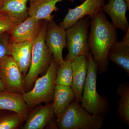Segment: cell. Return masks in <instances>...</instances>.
<instances>
[{
  "mask_svg": "<svg viewBox=\"0 0 129 129\" xmlns=\"http://www.w3.org/2000/svg\"><path fill=\"white\" fill-rule=\"evenodd\" d=\"M45 40L52 53L53 60L60 65L64 60L62 54L63 48L67 47L66 29L58 25L53 19L48 21Z\"/></svg>",
  "mask_w": 129,
  "mask_h": 129,
  "instance_id": "obj_8",
  "label": "cell"
},
{
  "mask_svg": "<svg viewBox=\"0 0 129 129\" xmlns=\"http://www.w3.org/2000/svg\"><path fill=\"white\" fill-rule=\"evenodd\" d=\"M124 1H125V2L127 3L128 7L129 8V0H124Z\"/></svg>",
  "mask_w": 129,
  "mask_h": 129,
  "instance_id": "obj_26",
  "label": "cell"
},
{
  "mask_svg": "<svg viewBox=\"0 0 129 129\" xmlns=\"http://www.w3.org/2000/svg\"><path fill=\"white\" fill-rule=\"evenodd\" d=\"M117 94L120 97L118 102L117 114L120 120L129 125V84L124 82L119 86Z\"/></svg>",
  "mask_w": 129,
  "mask_h": 129,
  "instance_id": "obj_20",
  "label": "cell"
},
{
  "mask_svg": "<svg viewBox=\"0 0 129 129\" xmlns=\"http://www.w3.org/2000/svg\"><path fill=\"white\" fill-rule=\"evenodd\" d=\"M30 0H0V12L18 23L28 17L27 4Z\"/></svg>",
  "mask_w": 129,
  "mask_h": 129,
  "instance_id": "obj_18",
  "label": "cell"
},
{
  "mask_svg": "<svg viewBox=\"0 0 129 129\" xmlns=\"http://www.w3.org/2000/svg\"><path fill=\"white\" fill-rule=\"evenodd\" d=\"M52 103L38 105L29 110L21 129H43L51 122L53 115Z\"/></svg>",
  "mask_w": 129,
  "mask_h": 129,
  "instance_id": "obj_12",
  "label": "cell"
},
{
  "mask_svg": "<svg viewBox=\"0 0 129 129\" xmlns=\"http://www.w3.org/2000/svg\"><path fill=\"white\" fill-rule=\"evenodd\" d=\"M90 19L88 39L90 50L97 65L98 72L104 73L108 71L109 51L117 40V29L109 21L102 10Z\"/></svg>",
  "mask_w": 129,
  "mask_h": 129,
  "instance_id": "obj_1",
  "label": "cell"
},
{
  "mask_svg": "<svg viewBox=\"0 0 129 129\" xmlns=\"http://www.w3.org/2000/svg\"><path fill=\"white\" fill-rule=\"evenodd\" d=\"M63 0H30L28 8L29 16L40 20L50 21L54 19L52 13L59 8L57 6L58 2ZM73 3L75 0H66ZM82 2L84 0H80Z\"/></svg>",
  "mask_w": 129,
  "mask_h": 129,
  "instance_id": "obj_13",
  "label": "cell"
},
{
  "mask_svg": "<svg viewBox=\"0 0 129 129\" xmlns=\"http://www.w3.org/2000/svg\"><path fill=\"white\" fill-rule=\"evenodd\" d=\"M3 90H4V88H3L2 81L1 78H0V91H1Z\"/></svg>",
  "mask_w": 129,
  "mask_h": 129,
  "instance_id": "obj_25",
  "label": "cell"
},
{
  "mask_svg": "<svg viewBox=\"0 0 129 129\" xmlns=\"http://www.w3.org/2000/svg\"><path fill=\"white\" fill-rule=\"evenodd\" d=\"M44 22L28 16L24 21L16 24L8 32L11 42H33L40 34Z\"/></svg>",
  "mask_w": 129,
  "mask_h": 129,
  "instance_id": "obj_9",
  "label": "cell"
},
{
  "mask_svg": "<svg viewBox=\"0 0 129 129\" xmlns=\"http://www.w3.org/2000/svg\"><path fill=\"white\" fill-rule=\"evenodd\" d=\"M59 65L52 60L46 73L37 78L33 88L22 95L29 110L38 105L53 101L56 74Z\"/></svg>",
  "mask_w": 129,
  "mask_h": 129,
  "instance_id": "obj_5",
  "label": "cell"
},
{
  "mask_svg": "<svg viewBox=\"0 0 129 129\" xmlns=\"http://www.w3.org/2000/svg\"><path fill=\"white\" fill-rule=\"evenodd\" d=\"M0 110H7L17 113L26 119L29 110L22 95L3 90L0 91Z\"/></svg>",
  "mask_w": 129,
  "mask_h": 129,
  "instance_id": "obj_17",
  "label": "cell"
},
{
  "mask_svg": "<svg viewBox=\"0 0 129 129\" xmlns=\"http://www.w3.org/2000/svg\"><path fill=\"white\" fill-rule=\"evenodd\" d=\"M75 98L72 87L55 85L52 103L54 114L58 117Z\"/></svg>",
  "mask_w": 129,
  "mask_h": 129,
  "instance_id": "obj_19",
  "label": "cell"
},
{
  "mask_svg": "<svg viewBox=\"0 0 129 129\" xmlns=\"http://www.w3.org/2000/svg\"><path fill=\"white\" fill-rule=\"evenodd\" d=\"M24 77L11 55L0 58V78L4 90L23 95Z\"/></svg>",
  "mask_w": 129,
  "mask_h": 129,
  "instance_id": "obj_7",
  "label": "cell"
},
{
  "mask_svg": "<svg viewBox=\"0 0 129 129\" xmlns=\"http://www.w3.org/2000/svg\"><path fill=\"white\" fill-rule=\"evenodd\" d=\"M12 44L8 32L0 35V58L11 55Z\"/></svg>",
  "mask_w": 129,
  "mask_h": 129,
  "instance_id": "obj_23",
  "label": "cell"
},
{
  "mask_svg": "<svg viewBox=\"0 0 129 129\" xmlns=\"http://www.w3.org/2000/svg\"><path fill=\"white\" fill-rule=\"evenodd\" d=\"M89 65L81 102V107L90 114L105 115L108 112L107 99L98 94L96 89L97 65L91 52Z\"/></svg>",
  "mask_w": 129,
  "mask_h": 129,
  "instance_id": "obj_4",
  "label": "cell"
},
{
  "mask_svg": "<svg viewBox=\"0 0 129 129\" xmlns=\"http://www.w3.org/2000/svg\"><path fill=\"white\" fill-rule=\"evenodd\" d=\"M88 65V58L85 56H79L72 60L73 72L72 87L75 94V99L80 103Z\"/></svg>",
  "mask_w": 129,
  "mask_h": 129,
  "instance_id": "obj_14",
  "label": "cell"
},
{
  "mask_svg": "<svg viewBox=\"0 0 129 129\" xmlns=\"http://www.w3.org/2000/svg\"><path fill=\"white\" fill-rule=\"evenodd\" d=\"M129 8L124 0H108L102 7V10L107 13L112 21V24L125 34L129 29V24L126 17Z\"/></svg>",
  "mask_w": 129,
  "mask_h": 129,
  "instance_id": "obj_11",
  "label": "cell"
},
{
  "mask_svg": "<svg viewBox=\"0 0 129 129\" xmlns=\"http://www.w3.org/2000/svg\"><path fill=\"white\" fill-rule=\"evenodd\" d=\"M23 118L14 111L0 110V129H16L21 128Z\"/></svg>",
  "mask_w": 129,
  "mask_h": 129,
  "instance_id": "obj_21",
  "label": "cell"
},
{
  "mask_svg": "<svg viewBox=\"0 0 129 129\" xmlns=\"http://www.w3.org/2000/svg\"><path fill=\"white\" fill-rule=\"evenodd\" d=\"M16 24L7 15L0 12V35L9 32Z\"/></svg>",
  "mask_w": 129,
  "mask_h": 129,
  "instance_id": "obj_24",
  "label": "cell"
},
{
  "mask_svg": "<svg viewBox=\"0 0 129 129\" xmlns=\"http://www.w3.org/2000/svg\"><path fill=\"white\" fill-rule=\"evenodd\" d=\"M90 22V16H85L66 29L68 50L67 57L70 60L81 56L89 57L91 53L88 41Z\"/></svg>",
  "mask_w": 129,
  "mask_h": 129,
  "instance_id": "obj_6",
  "label": "cell"
},
{
  "mask_svg": "<svg viewBox=\"0 0 129 129\" xmlns=\"http://www.w3.org/2000/svg\"><path fill=\"white\" fill-rule=\"evenodd\" d=\"M108 58L129 75V29L120 41L117 40L109 51Z\"/></svg>",
  "mask_w": 129,
  "mask_h": 129,
  "instance_id": "obj_15",
  "label": "cell"
},
{
  "mask_svg": "<svg viewBox=\"0 0 129 129\" xmlns=\"http://www.w3.org/2000/svg\"><path fill=\"white\" fill-rule=\"evenodd\" d=\"M33 43L30 42H12L11 55L24 77L28 73L30 63Z\"/></svg>",
  "mask_w": 129,
  "mask_h": 129,
  "instance_id": "obj_16",
  "label": "cell"
},
{
  "mask_svg": "<svg viewBox=\"0 0 129 129\" xmlns=\"http://www.w3.org/2000/svg\"><path fill=\"white\" fill-rule=\"evenodd\" d=\"M48 21H44L40 34L32 42V57L29 69L24 78L25 92L33 88L35 81L40 75L46 73L53 59V55L45 40Z\"/></svg>",
  "mask_w": 129,
  "mask_h": 129,
  "instance_id": "obj_2",
  "label": "cell"
},
{
  "mask_svg": "<svg viewBox=\"0 0 129 129\" xmlns=\"http://www.w3.org/2000/svg\"><path fill=\"white\" fill-rule=\"evenodd\" d=\"M73 82V72L72 60L66 57L62 63L58 67L56 74L55 85L72 87Z\"/></svg>",
  "mask_w": 129,
  "mask_h": 129,
  "instance_id": "obj_22",
  "label": "cell"
},
{
  "mask_svg": "<svg viewBox=\"0 0 129 129\" xmlns=\"http://www.w3.org/2000/svg\"><path fill=\"white\" fill-rule=\"evenodd\" d=\"M106 0H84L82 4L74 8H68L67 14L59 24V25L67 29L84 16L93 17L101 11L102 7Z\"/></svg>",
  "mask_w": 129,
  "mask_h": 129,
  "instance_id": "obj_10",
  "label": "cell"
},
{
  "mask_svg": "<svg viewBox=\"0 0 129 129\" xmlns=\"http://www.w3.org/2000/svg\"><path fill=\"white\" fill-rule=\"evenodd\" d=\"M104 115L90 114L75 99L57 118L60 129H100L104 124Z\"/></svg>",
  "mask_w": 129,
  "mask_h": 129,
  "instance_id": "obj_3",
  "label": "cell"
}]
</instances>
